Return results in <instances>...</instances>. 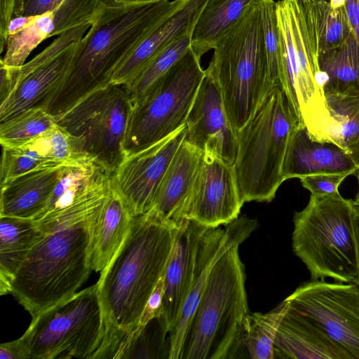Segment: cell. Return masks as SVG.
<instances>
[{
    "instance_id": "cell-30",
    "label": "cell",
    "mask_w": 359,
    "mask_h": 359,
    "mask_svg": "<svg viewBox=\"0 0 359 359\" xmlns=\"http://www.w3.org/2000/svg\"><path fill=\"white\" fill-rule=\"evenodd\" d=\"M325 91L359 90V43L353 34L340 46L319 54Z\"/></svg>"
},
{
    "instance_id": "cell-5",
    "label": "cell",
    "mask_w": 359,
    "mask_h": 359,
    "mask_svg": "<svg viewBox=\"0 0 359 359\" xmlns=\"http://www.w3.org/2000/svg\"><path fill=\"white\" fill-rule=\"evenodd\" d=\"M239 245L216 262L187 328L179 359L242 358L244 320L250 313Z\"/></svg>"
},
{
    "instance_id": "cell-46",
    "label": "cell",
    "mask_w": 359,
    "mask_h": 359,
    "mask_svg": "<svg viewBox=\"0 0 359 359\" xmlns=\"http://www.w3.org/2000/svg\"><path fill=\"white\" fill-rule=\"evenodd\" d=\"M346 0H329L328 2L334 8L342 7L346 5Z\"/></svg>"
},
{
    "instance_id": "cell-9",
    "label": "cell",
    "mask_w": 359,
    "mask_h": 359,
    "mask_svg": "<svg viewBox=\"0 0 359 359\" xmlns=\"http://www.w3.org/2000/svg\"><path fill=\"white\" fill-rule=\"evenodd\" d=\"M299 124L280 85L274 86L237 131L234 168L244 203L270 202L285 181L283 165Z\"/></svg>"
},
{
    "instance_id": "cell-15",
    "label": "cell",
    "mask_w": 359,
    "mask_h": 359,
    "mask_svg": "<svg viewBox=\"0 0 359 359\" xmlns=\"http://www.w3.org/2000/svg\"><path fill=\"white\" fill-rule=\"evenodd\" d=\"M184 140L203 152L234 164L237 132L229 118L217 84L206 73L186 121Z\"/></svg>"
},
{
    "instance_id": "cell-14",
    "label": "cell",
    "mask_w": 359,
    "mask_h": 359,
    "mask_svg": "<svg viewBox=\"0 0 359 359\" xmlns=\"http://www.w3.org/2000/svg\"><path fill=\"white\" fill-rule=\"evenodd\" d=\"M244 203L233 164L204 152L187 207V219L208 228L227 225Z\"/></svg>"
},
{
    "instance_id": "cell-1",
    "label": "cell",
    "mask_w": 359,
    "mask_h": 359,
    "mask_svg": "<svg viewBox=\"0 0 359 359\" xmlns=\"http://www.w3.org/2000/svg\"><path fill=\"white\" fill-rule=\"evenodd\" d=\"M111 175L48 218L34 221L39 236L11 286L32 317L71 297L88 280L91 234L104 205Z\"/></svg>"
},
{
    "instance_id": "cell-3",
    "label": "cell",
    "mask_w": 359,
    "mask_h": 359,
    "mask_svg": "<svg viewBox=\"0 0 359 359\" xmlns=\"http://www.w3.org/2000/svg\"><path fill=\"white\" fill-rule=\"evenodd\" d=\"M186 0H103L69 72L45 106L56 116L111 84L116 70Z\"/></svg>"
},
{
    "instance_id": "cell-16",
    "label": "cell",
    "mask_w": 359,
    "mask_h": 359,
    "mask_svg": "<svg viewBox=\"0 0 359 359\" xmlns=\"http://www.w3.org/2000/svg\"><path fill=\"white\" fill-rule=\"evenodd\" d=\"M258 226L256 219L239 216L225 228H209L203 235L198 247L191 287L180 318L169 333L170 359H179L183 339L190 320L199 302L212 268L229 249L240 245Z\"/></svg>"
},
{
    "instance_id": "cell-48",
    "label": "cell",
    "mask_w": 359,
    "mask_h": 359,
    "mask_svg": "<svg viewBox=\"0 0 359 359\" xmlns=\"http://www.w3.org/2000/svg\"><path fill=\"white\" fill-rule=\"evenodd\" d=\"M355 283L358 285V287H359V279L357 280Z\"/></svg>"
},
{
    "instance_id": "cell-42",
    "label": "cell",
    "mask_w": 359,
    "mask_h": 359,
    "mask_svg": "<svg viewBox=\"0 0 359 359\" xmlns=\"http://www.w3.org/2000/svg\"><path fill=\"white\" fill-rule=\"evenodd\" d=\"M15 0H0V53L6 48L9 23L13 17Z\"/></svg>"
},
{
    "instance_id": "cell-11",
    "label": "cell",
    "mask_w": 359,
    "mask_h": 359,
    "mask_svg": "<svg viewBox=\"0 0 359 359\" xmlns=\"http://www.w3.org/2000/svg\"><path fill=\"white\" fill-rule=\"evenodd\" d=\"M133 103L129 90L109 84L55 116L57 123L81 137L87 154L114 173L123 161L124 141Z\"/></svg>"
},
{
    "instance_id": "cell-45",
    "label": "cell",
    "mask_w": 359,
    "mask_h": 359,
    "mask_svg": "<svg viewBox=\"0 0 359 359\" xmlns=\"http://www.w3.org/2000/svg\"><path fill=\"white\" fill-rule=\"evenodd\" d=\"M354 224L359 250V206L356 205L354 207Z\"/></svg>"
},
{
    "instance_id": "cell-4",
    "label": "cell",
    "mask_w": 359,
    "mask_h": 359,
    "mask_svg": "<svg viewBox=\"0 0 359 359\" xmlns=\"http://www.w3.org/2000/svg\"><path fill=\"white\" fill-rule=\"evenodd\" d=\"M280 85L311 139L326 142L332 124L323 88L312 0L276 1Z\"/></svg>"
},
{
    "instance_id": "cell-22",
    "label": "cell",
    "mask_w": 359,
    "mask_h": 359,
    "mask_svg": "<svg viewBox=\"0 0 359 359\" xmlns=\"http://www.w3.org/2000/svg\"><path fill=\"white\" fill-rule=\"evenodd\" d=\"M273 352L274 359H352L323 328L289 308L278 327Z\"/></svg>"
},
{
    "instance_id": "cell-43",
    "label": "cell",
    "mask_w": 359,
    "mask_h": 359,
    "mask_svg": "<svg viewBox=\"0 0 359 359\" xmlns=\"http://www.w3.org/2000/svg\"><path fill=\"white\" fill-rule=\"evenodd\" d=\"M345 8L352 34L359 43V0H346Z\"/></svg>"
},
{
    "instance_id": "cell-26",
    "label": "cell",
    "mask_w": 359,
    "mask_h": 359,
    "mask_svg": "<svg viewBox=\"0 0 359 359\" xmlns=\"http://www.w3.org/2000/svg\"><path fill=\"white\" fill-rule=\"evenodd\" d=\"M255 0H207L192 32L191 48L198 58L242 18Z\"/></svg>"
},
{
    "instance_id": "cell-38",
    "label": "cell",
    "mask_w": 359,
    "mask_h": 359,
    "mask_svg": "<svg viewBox=\"0 0 359 359\" xmlns=\"http://www.w3.org/2000/svg\"><path fill=\"white\" fill-rule=\"evenodd\" d=\"M264 43L271 80L280 85V48L276 18V1L261 0Z\"/></svg>"
},
{
    "instance_id": "cell-47",
    "label": "cell",
    "mask_w": 359,
    "mask_h": 359,
    "mask_svg": "<svg viewBox=\"0 0 359 359\" xmlns=\"http://www.w3.org/2000/svg\"><path fill=\"white\" fill-rule=\"evenodd\" d=\"M354 175H355V176L357 177L358 189L357 194L355 197V200L353 201V204H354V205L359 206V167L357 168Z\"/></svg>"
},
{
    "instance_id": "cell-18",
    "label": "cell",
    "mask_w": 359,
    "mask_h": 359,
    "mask_svg": "<svg viewBox=\"0 0 359 359\" xmlns=\"http://www.w3.org/2000/svg\"><path fill=\"white\" fill-rule=\"evenodd\" d=\"M208 229L189 219L177 230L165 270L163 298V315L169 333L177 325L189 294L198 247Z\"/></svg>"
},
{
    "instance_id": "cell-44",
    "label": "cell",
    "mask_w": 359,
    "mask_h": 359,
    "mask_svg": "<svg viewBox=\"0 0 359 359\" xmlns=\"http://www.w3.org/2000/svg\"><path fill=\"white\" fill-rule=\"evenodd\" d=\"M34 17L14 16L11 19L8 30V35L15 34L26 27Z\"/></svg>"
},
{
    "instance_id": "cell-33",
    "label": "cell",
    "mask_w": 359,
    "mask_h": 359,
    "mask_svg": "<svg viewBox=\"0 0 359 359\" xmlns=\"http://www.w3.org/2000/svg\"><path fill=\"white\" fill-rule=\"evenodd\" d=\"M195 24L164 47L128 88L133 104L138 102L189 50Z\"/></svg>"
},
{
    "instance_id": "cell-27",
    "label": "cell",
    "mask_w": 359,
    "mask_h": 359,
    "mask_svg": "<svg viewBox=\"0 0 359 359\" xmlns=\"http://www.w3.org/2000/svg\"><path fill=\"white\" fill-rule=\"evenodd\" d=\"M39 231L34 220L0 217V294L11 283L31 251Z\"/></svg>"
},
{
    "instance_id": "cell-8",
    "label": "cell",
    "mask_w": 359,
    "mask_h": 359,
    "mask_svg": "<svg viewBox=\"0 0 359 359\" xmlns=\"http://www.w3.org/2000/svg\"><path fill=\"white\" fill-rule=\"evenodd\" d=\"M353 201L339 192L311 195L307 205L293 217L292 247L310 272L311 280L332 278L355 283L359 279V250Z\"/></svg>"
},
{
    "instance_id": "cell-37",
    "label": "cell",
    "mask_w": 359,
    "mask_h": 359,
    "mask_svg": "<svg viewBox=\"0 0 359 359\" xmlns=\"http://www.w3.org/2000/svg\"><path fill=\"white\" fill-rule=\"evenodd\" d=\"M65 165L48 156L35 144L2 147L1 185L33 170Z\"/></svg>"
},
{
    "instance_id": "cell-19",
    "label": "cell",
    "mask_w": 359,
    "mask_h": 359,
    "mask_svg": "<svg viewBox=\"0 0 359 359\" xmlns=\"http://www.w3.org/2000/svg\"><path fill=\"white\" fill-rule=\"evenodd\" d=\"M203 155V151L184 140L163 177L154 206L147 214L175 229L189 220V199Z\"/></svg>"
},
{
    "instance_id": "cell-25",
    "label": "cell",
    "mask_w": 359,
    "mask_h": 359,
    "mask_svg": "<svg viewBox=\"0 0 359 359\" xmlns=\"http://www.w3.org/2000/svg\"><path fill=\"white\" fill-rule=\"evenodd\" d=\"M134 217L111 179L102 212L90 241L88 256L93 271L101 272L107 266L127 236Z\"/></svg>"
},
{
    "instance_id": "cell-13",
    "label": "cell",
    "mask_w": 359,
    "mask_h": 359,
    "mask_svg": "<svg viewBox=\"0 0 359 359\" xmlns=\"http://www.w3.org/2000/svg\"><path fill=\"white\" fill-rule=\"evenodd\" d=\"M186 136V125L138 151L126 154L111 175L112 182L133 216L154 206L163 177Z\"/></svg>"
},
{
    "instance_id": "cell-36",
    "label": "cell",
    "mask_w": 359,
    "mask_h": 359,
    "mask_svg": "<svg viewBox=\"0 0 359 359\" xmlns=\"http://www.w3.org/2000/svg\"><path fill=\"white\" fill-rule=\"evenodd\" d=\"M31 143L39 146L48 156L62 165L95 162L86 151L84 141L57 123Z\"/></svg>"
},
{
    "instance_id": "cell-21",
    "label": "cell",
    "mask_w": 359,
    "mask_h": 359,
    "mask_svg": "<svg viewBox=\"0 0 359 359\" xmlns=\"http://www.w3.org/2000/svg\"><path fill=\"white\" fill-rule=\"evenodd\" d=\"M358 167L348 154L337 144L311 139L300 123L290 140L283 165V176L301 179L320 172L355 174Z\"/></svg>"
},
{
    "instance_id": "cell-20",
    "label": "cell",
    "mask_w": 359,
    "mask_h": 359,
    "mask_svg": "<svg viewBox=\"0 0 359 359\" xmlns=\"http://www.w3.org/2000/svg\"><path fill=\"white\" fill-rule=\"evenodd\" d=\"M82 38L39 65L16 85L0 104V122L29 108L45 107L65 80Z\"/></svg>"
},
{
    "instance_id": "cell-49",
    "label": "cell",
    "mask_w": 359,
    "mask_h": 359,
    "mask_svg": "<svg viewBox=\"0 0 359 359\" xmlns=\"http://www.w3.org/2000/svg\"><path fill=\"white\" fill-rule=\"evenodd\" d=\"M322 1H328L329 0H322Z\"/></svg>"
},
{
    "instance_id": "cell-34",
    "label": "cell",
    "mask_w": 359,
    "mask_h": 359,
    "mask_svg": "<svg viewBox=\"0 0 359 359\" xmlns=\"http://www.w3.org/2000/svg\"><path fill=\"white\" fill-rule=\"evenodd\" d=\"M170 349L169 330L161 315L133 334L116 358L170 359Z\"/></svg>"
},
{
    "instance_id": "cell-32",
    "label": "cell",
    "mask_w": 359,
    "mask_h": 359,
    "mask_svg": "<svg viewBox=\"0 0 359 359\" xmlns=\"http://www.w3.org/2000/svg\"><path fill=\"white\" fill-rule=\"evenodd\" d=\"M55 124V116L44 108H29L1 122V145L2 147L27 145L48 131Z\"/></svg>"
},
{
    "instance_id": "cell-31",
    "label": "cell",
    "mask_w": 359,
    "mask_h": 359,
    "mask_svg": "<svg viewBox=\"0 0 359 359\" xmlns=\"http://www.w3.org/2000/svg\"><path fill=\"white\" fill-rule=\"evenodd\" d=\"M284 299L270 311L249 313L243 323L241 351L242 358L251 359H274L276 336L280 324L288 310Z\"/></svg>"
},
{
    "instance_id": "cell-39",
    "label": "cell",
    "mask_w": 359,
    "mask_h": 359,
    "mask_svg": "<svg viewBox=\"0 0 359 359\" xmlns=\"http://www.w3.org/2000/svg\"><path fill=\"white\" fill-rule=\"evenodd\" d=\"M348 175L346 172H320L302 177L300 182L311 195L320 198L339 192V187Z\"/></svg>"
},
{
    "instance_id": "cell-23",
    "label": "cell",
    "mask_w": 359,
    "mask_h": 359,
    "mask_svg": "<svg viewBox=\"0 0 359 359\" xmlns=\"http://www.w3.org/2000/svg\"><path fill=\"white\" fill-rule=\"evenodd\" d=\"M207 0H186L140 43L116 70L111 83L130 86L151 60L194 24Z\"/></svg>"
},
{
    "instance_id": "cell-10",
    "label": "cell",
    "mask_w": 359,
    "mask_h": 359,
    "mask_svg": "<svg viewBox=\"0 0 359 359\" xmlns=\"http://www.w3.org/2000/svg\"><path fill=\"white\" fill-rule=\"evenodd\" d=\"M191 47L137 102L133 104L124 141V154L147 148L186 125L205 75Z\"/></svg>"
},
{
    "instance_id": "cell-29",
    "label": "cell",
    "mask_w": 359,
    "mask_h": 359,
    "mask_svg": "<svg viewBox=\"0 0 359 359\" xmlns=\"http://www.w3.org/2000/svg\"><path fill=\"white\" fill-rule=\"evenodd\" d=\"M106 172L108 171L95 162L62 165L46 208L34 221L51 217L72 204L85 195Z\"/></svg>"
},
{
    "instance_id": "cell-41",
    "label": "cell",
    "mask_w": 359,
    "mask_h": 359,
    "mask_svg": "<svg viewBox=\"0 0 359 359\" xmlns=\"http://www.w3.org/2000/svg\"><path fill=\"white\" fill-rule=\"evenodd\" d=\"M64 0H15L14 16L35 17L55 9Z\"/></svg>"
},
{
    "instance_id": "cell-6",
    "label": "cell",
    "mask_w": 359,
    "mask_h": 359,
    "mask_svg": "<svg viewBox=\"0 0 359 359\" xmlns=\"http://www.w3.org/2000/svg\"><path fill=\"white\" fill-rule=\"evenodd\" d=\"M213 50L205 71L217 84L237 132L274 86L264 48L261 0L255 1Z\"/></svg>"
},
{
    "instance_id": "cell-40",
    "label": "cell",
    "mask_w": 359,
    "mask_h": 359,
    "mask_svg": "<svg viewBox=\"0 0 359 359\" xmlns=\"http://www.w3.org/2000/svg\"><path fill=\"white\" fill-rule=\"evenodd\" d=\"M165 273V272L161 276L149 297L140 317L138 326L133 334L140 331L152 318L163 315Z\"/></svg>"
},
{
    "instance_id": "cell-28",
    "label": "cell",
    "mask_w": 359,
    "mask_h": 359,
    "mask_svg": "<svg viewBox=\"0 0 359 359\" xmlns=\"http://www.w3.org/2000/svg\"><path fill=\"white\" fill-rule=\"evenodd\" d=\"M332 120L327 142L344 150L359 167V90L325 91Z\"/></svg>"
},
{
    "instance_id": "cell-24",
    "label": "cell",
    "mask_w": 359,
    "mask_h": 359,
    "mask_svg": "<svg viewBox=\"0 0 359 359\" xmlns=\"http://www.w3.org/2000/svg\"><path fill=\"white\" fill-rule=\"evenodd\" d=\"M62 166L33 170L1 184L0 217L35 219L46 208Z\"/></svg>"
},
{
    "instance_id": "cell-35",
    "label": "cell",
    "mask_w": 359,
    "mask_h": 359,
    "mask_svg": "<svg viewBox=\"0 0 359 359\" xmlns=\"http://www.w3.org/2000/svg\"><path fill=\"white\" fill-rule=\"evenodd\" d=\"M312 4L319 54L341 46L352 34L345 6L334 8L322 0H312Z\"/></svg>"
},
{
    "instance_id": "cell-12",
    "label": "cell",
    "mask_w": 359,
    "mask_h": 359,
    "mask_svg": "<svg viewBox=\"0 0 359 359\" xmlns=\"http://www.w3.org/2000/svg\"><path fill=\"white\" fill-rule=\"evenodd\" d=\"M289 309L316 323L359 359V287L355 283L310 280L285 299Z\"/></svg>"
},
{
    "instance_id": "cell-7",
    "label": "cell",
    "mask_w": 359,
    "mask_h": 359,
    "mask_svg": "<svg viewBox=\"0 0 359 359\" xmlns=\"http://www.w3.org/2000/svg\"><path fill=\"white\" fill-rule=\"evenodd\" d=\"M104 336L97 285L32 317L25 332L0 346L2 359H93Z\"/></svg>"
},
{
    "instance_id": "cell-2",
    "label": "cell",
    "mask_w": 359,
    "mask_h": 359,
    "mask_svg": "<svg viewBox=\"0 0 359 359\" xmlns=\"http://www.w3.org/2000/svg\"><path fill=\"white\" fill-rule=\"evenodd\" d=\"M177 230L149 214L134 217L127 236L97 282L104 336L93 359L116 358L136 330L165 272Z\"/></svg>"
},
{
    "instance_id": "cell-17",
    "label": "cell",
    "mask_w": 359,
    "mask_h": 359,
    "mask_svg": "<svg viewBox=\"0 0 359 359\" xmlns=\"http://www.w3.org/2000/svg\"><path fill=\"white\" fill-rule=\"evenodd\" d=\"M102 4L103 0H64L53 11L35 16L23 29L8 36L0 63L8 67H21L43 41L91 25Z\"/></svg>"
}]
</instances>
